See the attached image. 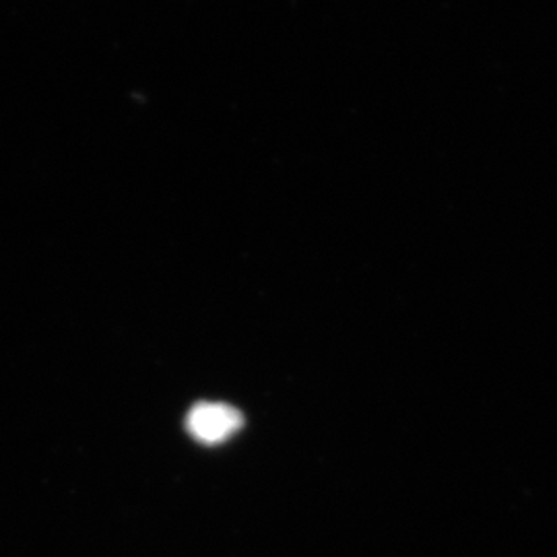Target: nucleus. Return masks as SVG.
Segmentation results:
<instances>
[{
    "instance_id": "nucleus-1",
    "label": "nucleus",
    "mask_w": 557,
    "mask_h": 557,
    "mask_svg": "<svg viewBox=\"0 0 557 557\" xmlns=\"http://www.w3.org/2000/svg\"><path fill=\"white\" fill-rule=\"evenodd\" d=\"M244 425V416L236 407L227 403H213V400H200L186 418V430L193 438L215 446L225 440L238 434Z\"/></svg>"
}]
</instances>
